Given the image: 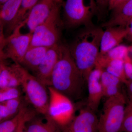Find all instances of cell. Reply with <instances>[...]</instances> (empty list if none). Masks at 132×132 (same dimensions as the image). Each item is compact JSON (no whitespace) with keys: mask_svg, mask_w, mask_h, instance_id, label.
I'll return each mask as SVG.
<instances>
[{"mask_svg":"<svg viewBox=\"0 0 132 132\" xmlns=\"http://www.w3.org/2000/svg\"><path fill=\"white\" fill-rule=\"evenodd\" d=\"M59 59L52 74L50 86L71 101L81 99L86 82L71 56L68 47L59 44Z\"/></svg>","mask_w":132,"mask_h":132,"instance_id":"1","label":"cell"},{"mask_svg":"<svg viewBox=\"0 0 132 132\" xmlns=\"http://www.w3.org/2000/svg\"><path fill=\"white\" fill-rule=\"evenodd\" d=\"M104 31L94 26L85 27L69 46V52L86 81L97 65Z\"/></svg>","mask_w":132,"mask_h":132,"instance_id":"2","label":"cell"},{"mask_svg":"<svg viewBox=\"0 0 132 132\" xmlns=\"http://www.w3.org/2000/svg\"><path fill=\"white\" fill-rule=\"evenodd\" d=\"M62 1H60L46 20L35 29L32 33L29 47L41 46L49 48L59 44L62 29L64 26L60 15Z\"/></svg>","mask_w":132,"mask_h":132,"instance_id":"3","label":"cell"},{"mask_svg":"<svg viewBox=\"0 0 132 132\" xmlns=\"http://www.w3.org/2000/svg\"><path fill=\"white\" fill-rule=\"evenodd\" d=\"M19 70L26 101L38 114H47L49 101L47 87L20 64Z\"/></svg>","mask_w":132,"mask_h":132,"instance_id":"4","label":"cell"},{"mask_svg":"<svg viewBox=\"0 0 132 132\" xmlns=\"http://www.w3.org/2000/svg\"><path fill=\"white\" fill-rule=\"evenodd\" d=\"M62 7L64 11V26L72 28L82 25L85 27L94 26L92 19L98 10L94 1H91L90 5H86L83 0H67L62 1Z\"/></svg>","mask_w":132,"mask_h":132,"instance_id":"5","label":"cell"},{"mask_svg":"<svg viewBox=\"0 0 132 132\" xmlns=\"http://www.w3.org/2000/svg\"><path fill=\"white\" fill-rule=\"evenodd\" d=\"M126 104L122 93L106 98L98 119V132H119Z\"/></svg>","mask_w":132,"mask_h":132,"instance_id":"6","label":"cell"},{"mask_svg":"<svg viewBox=\"0 0 132 132\" xmlns=\"http://www.w3.org/2000/svg\"><path fill=\"white\" fill-rule=\"evenodd\" d=\"M47 88L49 96L47 114L62 129L75 116L74 105L69 98L52 87Z\"/></svg>","mask_w":132,"mask_h":132,"instance_id":"7","label":"cell"},{"mask_svg":"<svg viewBox=\"0 0 132 132\" xmlns=\"http://www.w3.org/2000/svg\"><path fill=\"white\" fill-rule=\"evenodd\" d=\"M22 23L12 32V34L6 38L4 52V59H11L15 63L20 64L24 55L28 50L31 43L32 33L26 34L21 33V29L24 26Z\"/></svg>","mask_w":132,"mask_h":132,"instance_id":"8","label":"cell"},{"mask_svg":"<svg viewBox=\"0 0 132 132\" xmlns=\"http://www.w3.org/2000/svg\"><path fill=\"white\" fill-rule=\"evenodd\" d=\"M109 8L112 10L111 19L102 24V27H126L132 22V0H112L108 2Z\"/></svg>","mask_w":132,"mask_h":132,"instance_id":"9","label":"cell"},{"mask_svg":"<svg viewBox=\"0 0 132 132\" xmlns=\"http://www.w3.org/2000/svg\"><path fill=\"white\" fill-rule=\"evenodd\" d=\"M98 121L95 112L86 106L62 129L63 132H98Z\"/></svg>","mask_w":132,"mask_h":132,"instance_id":"10","label":"cell"},{"mask_svg":"<svg viewBox=\"0 0 132 132\" xmlns=\"http://www.w3.org/2000/svg\"><path fill=\"white\" fill-rule=\"evenodd\" d=\"M60 1L59 0L38 1L24 22L27 26L29 32L32 33L37 27L46 20L52 10Z\"/></svg>","mask_w":132,"mask_h":132,"instance_id":"11","label":"cell"},{"mask_svg":"<svg viewBox=\"0 0 132 132\" xmlns=\"http://www.w3.org/2000/svg\"><path fill=\"white\" fill-rule=\"evenodd\" d=\"M102 69L98 66L91 72L88 78L87 82L88 89V96L86 106L96 112L98 111L101 101L103 97L101 83V76Z\"/></svg>","mask_w":132,"mask_h":132,"instance_id":"12","label":"cell"},{"mask_svg":"<svg viewBox=\"0 0 132 132\" xmlns=\"http://www.w3.org/2000/svg\"><path fill=\"white\" fill-rule=\"evenodd\" d=\"M59 43L48 48L44 59L34 73L35 76L47 87L50 86L52 72L59 59Z\"/></svg>","mask_w":132,"mask_h":132,"instance_id":"13","label":"cell"},{"mask_svg":"<svg viewBox=\"0 0 132 132\" xmlns=\"http://www.w3.org/2000/svg\"><path fill=\"white\" fill-rule=\"evenodd\" d=\"M102 37L99 56H102L113 48L120 45L127 36L126 27H118L107 28Z\"/></svg>","mask_w":132,"mask_h":132,"instance_id":"14","label":"cell"},{"mask_svg":"<svg viewBox=\"0 0 132 132\" xmlns=\"http://www.w3.org/2000/svg\"><path fill=\"white\" fill-rule=\"evenodd\" d=\"M38 114L26 122L27 132H63L61 128L48 114Z\"/></svg>","mask_w":132,"mask_h":132,"instance_id":"15","label":"cell"},{"mask_svg":"<svg viewBox=\"0 0 132 132\" xmlns=\"http://www.w3.org/2000/svg\"><path fill=\"white\" fill-rule=\"evenodd\" d=\"M48 48L41 46L29 47L19 64L34 73L44 59Z\"/></svg>","mask_w":132,"mask_h":132,"instance_id":"16","label":"cell"},{"mask_svg":"<svg viewBox=\"0 0 132 132\" xmlns=\"http://www.w3.org/2000/svg\"><path fill=\"white\" fill-rule=\"evenodd\" d=\"M101 83L103 97L107 98L113 97L121 93V87L123 83L117 77L111 74L102 69Z\"/></svg>","mask_w":132,"mask_h":132,"instance_id":"17","label":"cell"},{"mask_svg":"<svg viewBox=\"0 0 132 132\" xmlns=\"http://www.w3.org/2000/svg\"><path fill=\"white\" fill-rule=\"evenodd\" d=\"M22 0H6L0 6V24L7 28L13 20Z\"/></svg>","mask_w":132,"mask_h":132,"instance_id":"18","label":"cell"},{"mask_svg":"<svg viewBox=\"0 0 132 132\" xmlns=\"http://www.w3.org/2000/svg\"><path fill=\"white\" fill-rule=\"evenodd\" d=\"M38 1V0H22L13 20L7 28L9 31L12 32L18 26L24 24L30 10Z\"/></svg>","mask_w":132,"mask_h":132,"instance_id":"19","label":"cell"},{"mask_svg":"<svg viewBox=\"0 0 132 132\" xmlns=\"http://www.w3.org/2000/svg\"><path fill=\"white\" fill-rule=\"evenodd\" d=\"M132 52V46L120 45L112 48L106 54L98 56L97 65L114 60H124L125 57Z\"/></svg>","mask_w":132,"mask_h":132,"instance_id":"20","label":"cell"},{"mask_svg":"<svg viewBox=\"0 0 132 132\" xmlns=\"http://www.w3.org/2000/svg\"><path fill=\"white\" fill-rule=\"evenodd\" d=\"M123 65V60H114L96 66H98L109 73L119 78L125 84L128 80L125 76Z\"/></svg>","mask_w":132,"mask_h":132,"instance_id":"21","label":"cell"},{"mask_svg":"<svg viewBox=\"0 0 132 132\" xmlns=\"http://www.w3.org/2000/svg\"><path fill=\"white\" fill-rule=\"evenodd\" d=\"M31 109L25 106L14 117L0 123V132H14L19 123Z\"/></svg>","mask_w":132,"mask_h":132,"instance_id":"22","label":"cell"},{"mask_svg":"<svg viewBox=\"0 0 132 132\" xmlns=\"http://www.w3.org/2000/svg\"><path fill=\"white\" fill-rule=\"evenodd\" d=\"M0 88L7 87L8 84L15 73L14 64L9 66L3 62L0 63Z\"/></svg>","mask_w":132,"mask_h":132,"instance_id":"23","label":"cell"},{"mask_svg":"<svg viewBox=\"0 0 132 132\" xmlns=\"http://www.w3.org/2000/svg\"><path fill=\"white\" fill-rule=\"evenodd\" d=\"M119 132H132V101L126 104Z\"/></svg>","mask_w":132,"mask_h":132,"instance_id":"24","label":"cell"},{"mask_svg":"<svg viewBox=\"0 0 132 132\" xmlns=\"http://www.w3.org/2000/svg\"><path fill=\"white\" fill-rule=\"evenodd\" d=\"M10 112L12 118L17 114L25 105L21 97L3 102Z\"/></svg>","mask_w":132,"mask_h":132,"instance_id":"25","label":"cell"},{"mask_svg":"<svg viewBox=\"0 0 132 132\" xmlns=\"http://www.w3.org/2000/svg\"><path fill=\"white\" fill-rule=\"evenodd\" d=\"M21 97L19 87H7L0 88V103Z\"/></svg>","mask_w":132,"mask_h":132,"instance_id":"26","label":"cell"},{"mask_svg":"<svg viewBox=\"0 0 132 132\" xmlns=\"http://www.w3.org/2000/svg\"><path fill=\"white\" fill-rule=\"evenodd\" d=\"M129 54L123 60L124 70L127 80H132V60Z\"/></svg>","mask_w":132,"mask_h":132,"instance_id":"27","label":"cell"},{"mask_svg":"<svg viewBox=\"0 0 132 132\" xmlns=\"http://www.w3.org/2000/svg\"><path fill=\"white\" fill-rule=\"evenodd\" d=\"M37 113L34 109H31L27 114L19 123L14 132H27L25 127L26 123L28 121L36 115Z\"/></svg>","mask_w":132,"mask_h":132,"instance_id":"28","label":"cell"},{"mask_svg":"<svg viewBox=\"0 0 132 132\" xmlns=\"http://www.w3.org/2000/svg\"><path fill=\"white\" fill-rule=\"evenodd\" d=\"M0 116L2 122L12 118L8 109L3 102L0 103Z\"/></svg>","mask_w":132,"mask_h":132,"instance_id":"29","label":"cell"},{"mask_svg":"<svg viewBox=\"0 0 132 132\" xmlns=\"http://www.w3.org/2000/svg\"><path fill=\"white\" fill-rule=\"evenodd\" d=\"M3 27L0 24V60L4 59L3 49L5 47L6 38L4 37L3 32Z\"/></svg>","mask_w":132,"mask_h":132,"instance_id":"30","label":"cell"},{"mask_svg":"<svg viewBox=\"0 0 132 132\" xmlns=\"http://www.w3.org/2000/svg\"><path fill=\"white\" fill-rule=\"evenodd\" d=\"M129 100L132 101V80H128L125 83Z\"/></svg>","mask_w":132,"mask_h":132,"instance_id":"31","label":"cell"},{"mask_svg":"<svg viewBox=\"0 0 132 132\" xmlns=\"http://www.w3.org/2000/svg\"><path fill=\"white\" fill-rule=\"evenodd\" d=\"M127 31L126 39L130 41H131L132 38V22H130L126 27Z\"/></svg>","mask_w":132,"mask_h":132,"instance_id":"32","label":"cell"},{"mask_svg":"<svg viewBox=\"0 0 132 132\" xmlns=\"http://www.w3.org/2000/svg\"><path fill=\"white\" fill-rule=\"evenodd\" d=\"M2 122L1 118V116H0V123Z\"/></svg>","mask_w":132,"mask_h":132,"instance_id":"33","label":"cell"},{"mask_svg":"<svg viewBox=\"0 0 132 132\" xmlns=\"http://www.w3.org/2000/svg\"><path fill=\"white\" fill-rule=\"evenodd\" d=\"M0 74H1V68H0Z\"/></svg>","mask_w":132,"mask_h":132,"instance_id":"34","label":"cell"}]
</instances>
